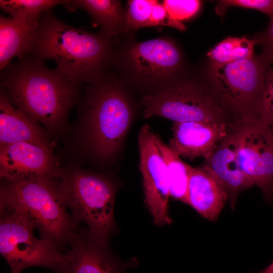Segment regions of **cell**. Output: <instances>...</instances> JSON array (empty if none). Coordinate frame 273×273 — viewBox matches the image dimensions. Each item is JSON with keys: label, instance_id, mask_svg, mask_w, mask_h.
<instances>
[{"label": "cell", "instance_id": "cell-15", "mask_svg": "<svg viewBox=\"0 0 273 273\" xmlns=\"http://www.w3.org/2000/svg\"><path fill=\"white\" fill-rule=\"evenodd\" d=\"M237 126L221 141L212 155L205 159L202 167L225 191L233 210L239 193L253 186L242 169L237 157Z\"/></svg>", "mask_w": 273, "mask_h": 273}, {"label": "cell", "instance_id": "cell-25", "mask_svg": "<svg viewBox=\"0 0 273 273\" xmlns=\"http://www.w3.org/2000/svg\"><path fill=\"white\" fill-rule=\"evenodd\" d=\"M239 7L258 10L273 17V0H221L217 2L216 13L221 16L230 7Z\"/></svg>", "mask_w": 273, "mask_h": 273}, {"label": "cell", "instance_id": "cell-10", "mask_svg": "<svg viewBox=\"0 0 273 273\" xmlns=\"http://www.w3.org/2000/svg\"><path fill=\"white\" fill-rule=\"evenodd\" d=\"M125 58L126 68L134 80L148 86L171 83L182 64L177 47L164 38L132 44L126 50Z\"/></svg>", "mask_w": 273, "mask_h": 273}, {"label": "cell", "instance_id": "cell-22", "mask_svg": "<svg viewBox=\"0 0 273 273\" xmlns=\"http://www.w3.org/2000/svg\"><path fill=\"white\" fill-rule=\"evenodd\" d=\"M60 0H1L0 7L13 18L29 21L40 18L54 6L64 4Z\"/></svg>", "mask_w": 273, "mask_h": 273}, {"label": "cell", "instance_id": "cell-20", "mask_svg": "<svg viewBox=\"0 0 273 273\" xmlns=\"http://www.w3.org/2000/svg\"><path fill=\"white\" fill-rule=\"evenodd\" d=\"M154 139L167 167L170 196L187 204L189 179L193 167L182 161L159 135L155 134Z\"/></svg>", "mask_w": 273, "mask_h": 273}, {"label": "cell", "instance_id": "cell-26", "mask_svg": "<svg viewBox=\"0 0 273 273\" xmlns=\"http://www.w3.org/2000/svg\"><path fill=\"white\" fill-rule=\"evenodd\" d=\"M163 5L173 18L180 21L194 16L198 12L201 2L196 0H167Z\"/></svg>", "mask_w": 273, "mask_h": 273}, {"label": "cell", "instance_id": "cell-8", "mask_svg": "<svg viewBox=\"0 0 273 273\" xmlns=\"http://www.w3.org/2000/svg\"><path fill=\"white\" fill-rule=\"evenodd\" d=\"M144 116L162 117L174 122L201 121L234 125L209 88L180 81L144 97Z\"/></svg>", "mask_w": 273, "mask_h": 273}, {"label": "cell", "instance_id": "cell-6", "mask_svg": "<svg viewBox=\"0 0 273 273\" xmlns=\"http://www.w3.org/2000/svg\"><path fill=\"white\" fill-rule=\"evenodd\" d=\"M272 62L262 52L240 61L210 64L207 71L209 88L223 108L233 114L236 120H258L265 74Z\"/></svg>", "mask_w": 273, "mask_h": 273}, {"label": "cell", "instance_id": "cell-27", "mask_svg": "<svg viewBox=\"0 0 273 273\" xmlns=\"http://www.w3.org/2000/svg\"><path fill=\"white\" fill-rule=\"evenodd\" d=\"M152 26L171 27L184 31L186 26L180 21L173 18L162 4L154 1L152 14Z\"/></svg>", "mask_w": 273, "mask_h": 273}, {"label": "cell", "instance_id": "cell-1", "mask_svg": "<svg viewBox=\"0 0 273 273\" xmlns=\"http://www.w3.org/2000/svg\"><path fill=\"white\" fill-rule=\"evenodd\" d=\"M44 61L27 56L9 64L1 70V93L33 120L55 128L76 102L79 84L47 68Z\"/></svg>", "mask_w": 273, "mask_h": 273}, {"label": "cell", "instance_id": "cell-23", "mask_svg": "<svg viewBox=\"0 0 273 273\" xmlns=\"http://www.w3.org/2000/svg\"><path fill=\"white\" fill-rule=\"evenodd\" d=\"M154 1L132 0L128 2L125 12L124 28L138 29L152 26V14Z\"/></svg>", "mask_w": 273, "mask_h": 273}, {"label": "cell", "instance_id": "cell-4", "mask_svg": "<svg viewBox=\"0 0 273 273\" xmlns=\"http://www.w3.org/2000/svg\"><path fill=\"white\" fill-rule=\"evenodd\" d=\"M53 177L75 222H83L89 236L108 244L117 230L114 183L104 175L79 170H56Z\"/></svg>", "mask_w": 273, "mask_h": 273}, {"label": "cell", "instance_id": "cell-24", "mask_svg": "<svg viewBox=\"0 0 273 273\" xmlns=\"http://www.w3.org/2000/svg\"><path fill=\"white\" fill-rule=\"evenodd\" d=\"M258 116L263 123L273 129V69H268L265 77Z\"/></svg>", "mask_w": 273, "mask_h": 273}, {"label": "cell", "instance_id": "cell-12", "mask_svg": "<svg viewBox=\"0 0 273 273\" xmlns=\"http://www.w3.org/2000/svg\"><path fill=\"white\" fill-rule=\"evenodd\" d=\"M70 246L63 273H125L136 263L121 261L110 250L109 244L94 239L86 230L79 232Z\"/></svg>", "mask_w": 273, "mask_h": 273}, {"label": "cell", "instance_id": "cell-28", "mask_svg": "<svg viewBox=\"0 0 273 273\" xmlns=\"http://www.w3.org/2000/svg\"><path fill=\"white\" fill-rule=\"evenodd\" d=\"M255 273H273V262L263 270Z\"/></svg>", "mask_w": 273, "mask_h": 273}, {"label": "cell", "instance_id": "cell-9", "mask_svg": "<svg viewBox=\"0 0 273 273\" xmlns=\"http://www.w3.org/2000/svg\"><path fill=\"white\" fill-rule=\"evenodd\" d=\"M241 167L265 199L273 202V131L260 120L241 122L236 129Z\"/></svg>", "mask_w": 273, "mask_h": 273}, {"label": "cell", "instance_id": "cell-21", "mask_svg": "<svg viewBox=\"0 0 273 273\" xmlns=\"http://www.w3.org/2000/svg\"><path fill=\"white\" fill-rule=\"evenodd\" d=\"M257 43L246 37H228L215 46L207 53L210 64L223 65L242 61L254 55Z\"/></svg>", "mask_w": 273, "mask_h": 273}, {"label": "cell", "instance_id": "cell-17", "mask_svg": "<svg viewBox=\"0 0 273 273\" xmlns=\"http://www.w3.org/2000/svg\"><path fill=\"white\" fill-rule=\"evenodd\" d=\"M39 19L22 21L1 15V70L10 64L14 57L20 59L30 55L36 37Z\"/></svg>", "mask_w": 273, "mask_h": 273}, {"label": "cell", "instance_id": "cell-18", "mask_svg": "<svg viewBox=\"0 0 273 273\" xmlns=\"http://www.w3.org/2000/svg\"><path fill=\"white\" fill-rule=\"evenodd\" d=\"M20 142L51 147L34 120L16 108L1 92V147Z\"/></svg>", "mask_w": 273, "mask_h": 273}, {"label": "cell", "instance_id": "cell-13", "mask_svg": "<svg viewBox=\"0 0 273 273\" xmlns=\"http://www.w3.org/2000/svg\"><path fill=\"white\" fill-rule=\"evenodd\" d=\"M55 170L51 147L27 142L1 147L0 172L4 180L49 176Z\"/></svg>", "mask_w": 273, "mask_h": 273}, {"label": "cell", "instance_id": "cell-5", "mask_svg": "<svg viewBox=\"0 0 273 273\" xmlns=\"http://www.w3.org/2000/svg\"><path fill=\"white\" fill-rule=\"evenodd\" d=\"M91 85L84 106L85 141L96 156L108 160L120 148L132 110L123 90L105 74Z\"/></svg>", "mask_w": 273, "mask_h": 273}, {"label": "cell", "instance_id": "cell-19", "mask_svg": "<svg viewBox=\"0 0 273 273\" xmlns=\"http://www.w3.org/2000/svg\"><path fill=\"white\" fill-rule=\"evenodd\" d=\"M63 5L70 11L78 8L86 11L93 22L100 27V33L110 38L124 28L125 12L119 1L70 0L65 1Z\"/></svg>", "mask_w": 273, "mask_h": 273}, {"label": "cell", "instance_id": "cell-11", "mask_svg": "<svg viewBox=\"0 0 273 273\" xmlns=\"http://www.w3.org/2000/svg\"><path fill=\"white\" fill-rule=\"evenodd\" d=\"M155 134L147 125H144L139 134L140 169L142 173L145 203L158 226L169 224L170 184L167 167L157 147Z\"/></svg>", "mask_w": 273, "mask_h": 273}, {"label": "cell", "instance_id": "cell-2", "mask_svg": "<svg viewBox=\"0 0 273 273\" xmlns=\"http://www.w3.org/2000/svg\"><path fill=\"white\" fill-rule=\"evenodd\" d=\"M29 56L54 61L55 69L74 83L92 84L105 75L114 55L111 38L70 26L51 9L40 18Z\"/></svg>", "mask_w": 273, "mask_h": 273}, {"label": "cell", "instance_id": "cell-14", "mask_svg": "<svg viewBox=\"0 0 273 273\" xmlns=\"http://www.w3.org/2000/svg\"><path fill=\"white\" fill-rule=\"evenodd\" d=\"M236 124L201 121L174 122L173 138L168 146L179 156L194 159L210 157Z\"/></svg>", "mask_w": 273, "mask_h": 273}, {"label": "cell", "instance_id": "cell-3", "mask_svg": "<svg viewBox=\"0 0 273 273\" xmlns=\"http://www.w3.org/2000/svg\"><path fill=\"white\" fill-rule=\"evenodd\" d=\"M0 202V207L23 216L38 231L41 238L61 249L70 245L79 233L78 224L68 213L52 175L5 180Z\"/></svg>", "mask_w": 273, "mask_h": 273}, {"label": "cell", "instance_id": "cell-16", "mask_svg": "<svg viewBox=\"0 0 273 273\" xmlns=\"http://www.w3.org/2000/svg\"><path fill=\"white\" fill-rule=\"evenodd\" d=\"M228 196L217 180L202 168H192L187 192V204L201 216L216 220L228 200Z\"/></svg>", "mask_w": 273, "mask_h": 273}, {"label": "cell", "instance_id": "cell-29", "mask_svg": "<svg viewBox=\"0 0 273 273\" xmlns=\"http://www.w3.org/2000/svg\"><path fill=\"white\" fill-rule=\"evenodd\" d=\"M272 129V131H273V129Z\"/></svg>", "mask_w": 273, "mask_h": 273}, {"label": "cell", "instance_id": "cell-7", "mask_svg": "<svg viewBox=\"0 0 273 273\" xmlns=\"http://www.w3.org/2000/svg\"><path fill=\"white\" fill-rule=\"evenodd\" d=\"M34 226L23 216L1 207L0 253L11 273L41 266L63 273L68 255L55 243L34 234Z\"/></svg>", "mask_w": 273, "mask_h": 273}]
</instances>
